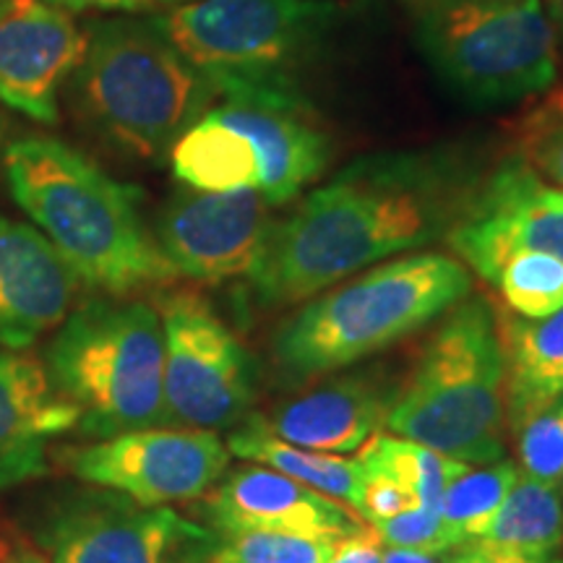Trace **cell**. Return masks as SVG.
Listing matches in <instances>:
<instances>
[{"label":"cell","instance_id":"obj_1","mask_svg":"<svg viewBox=\"0 0 563 563\" xmlns=\"http://www.w3.org/2000/svg\"><path fill=\"white\" fill-rule=\"evenodd\" d=\"M456 152H384L350 162L272 228L249 282L264 306L306 302L355 272L446 238L473 199Z\"/></svg>","mask_w":563,"mask_h":563},{"label":"cell","instance_id":"obj_2","mask_svg":"<svg viewBox=\"0 0 563 563\" xmlns=\"http://www.w3.org/2000/svg\"><path fill=\"white\" fill-rule=\"evenodd\" d=\"M3 170L13 201L84 285L123 298L178 277L141 220L136 188L87 154L32 133L5 146Z\"/></svg>","mask_w":563,"mask_h":563},{"label":"cell","instance_id":"obj_3","mask_svg":"<svg viewBox=\"0 0 563 563\" xmlns=\"http://www.w3.org/2000/svg\"><path fill=\"white\" fill-rule=\"evenodd\" d=\"M473 279L460 258L412 253L382 262L342 287L313 295L274 334L285 382L308 384L361 363L452 311Z\"/></svg>","mask_w":563,"mask_h":563},{"label":"cell","instance_id":"obj_4","mask_svg":"<svg viewBox=\"0 0 563 563\" xmlns=\"http://www.w3.org/2000/svg\"><path fill=\"white\" fill-rule=\"evenodd\" d=\"M68 81L81 123L144 162L170 157L175 141L217 100L214 84L152 21L136 19L95 21Z\"/></svg>","mask_w":563,"mask_h":563},{"label":"cell","instance_id":"obj_5","mask_svg":"<svg viewBox=\"0 0 563 563\" xmlns=\"http://www.w3.org/2000/svg\"><path fill=\"white\" fill-rule=\"evenodd\" d=\"M384 426L470 467L504 460V350L488 302L462 300L446 311Z\"/></svg>","mask_w":563,"mask_h":563},{"label":"cell","instance_id":"obj_6","mask_svg":"<svg viewBox=\"0 0 563 563\" xmlns=\"http://www.w3.org/2000/svg\"><path fill=\"white\" fill-rule=\"evenodd\" d=\"M47 371L97 439L170 426L165 407V334L141 300L81 302L47 350Z\"/></svg>","mask_w":563,"mask_h":563},{"label":"cell","instance_id":"obj_7","mask_svg":"<svg viewBox=\"0 0 563 563\" xmlns=\"http://www.w3.org/2000/svg\"><path fill=\"white\" fill-rule=\"evenodd\" d=\"M415 32L439 79L483 108L530 100L559 79V37L540 0H415Z\"/></svg>","mask_w":563,"mask_h":563},{"label":"cell","instance_id":"obj_8","mask_svg":"<svg viewBox=\"0 0 563 563\" xmlns=\"http://www.w3.org/2000/svg\"><path fill=\"white\" fill-rule=\"evenodd\" d=\"M340 16L332 0H188L152 24L211 84L298 89Z\"/></svg>","mask_w":563,"mask_h":563},{"label":"cell","instance_id":"obj_9","mask_svg":"<svg viewBox=\"0 0 563 563\" xmlns=\"http://www.w3.org/2000/svg\"><path fill=\"white\" fill-rule=\"evenodd\" d=\"M165 334V407L173 428L220 431L253 405L256 371L249 350L207 298L170 292L157 306Z\"/></svg>","mask_w":563,"mask_h":563},{"label":"cell","instance_id":"obj_10","mask_svg":"<svg viewBox=\"0 0 563 563\" xmlns=\"http://www.w3.org/2000/svg\"><path fill=\"white\" fill-rule=\"evenodd\" d=\"M68 473L115 490L139 506H165L207 496L228 473L230 452L214 431L141 428L60 452Z\"/></svg>","mask_w":563,"mask_h":563},{"label":"cell","instance_id":"obj_11","mask_svg":"<svg viewBox=\"0 0 563 563\" xmlns=\"http://www.w3.org/2000/svg\"><path fill=\"white\" fill-rule=\"evenodd\" d=\"M446 243L488 282L517 251H543L563 262V188L548 186L519 154L506 157L475 188Z\"/></svg>","mask_w":563,"mask_h":563},{"label":"cell","instance_id":"obj_12","mask_svg":"<svg viewBox=\"0 0 563 563\" xmlns=\"http://www.w3.org/2000/svg\"><path fill=\"white\" fill-rule=\"evenodd\" d=\"M272 228L269 203L258 191L207 194L183 186L162 207L154 241L178 277L222 285L256 272Z\"/></svg>","mask_w":563,"mask_h":563},{"label":"cell","instance_id":"obj_13","mask_svg":"<svg viewBox=\"0 0 563 563\" xmlns=\"http://www.w3.org/2000/svg\"><path fill=\"white\" fill-rule=\"evenodd\" d=\"M214 89L222 104L211 110L243 131L262 157L258 194L269 207L292 201L319 178L332 157V144L298 89L232 79L214 81Z\"/></svg>","mask_w":563,"mask_h":563},{"label":"cell","instance_id":"obj_14","mask_svg":"<svg viewBox=\"0 0 563 563\" xmlns=\"http://www.w3.org/2000/svg\"><path fill=\"white\" fill-rule=\"evenodd\" d=\"M87 51L70 13L42 0L0 3V102L37 123H58L60 87Z\"/></svg>","mask_w":563,"mask_h":563},{"label":"cell","instance_id":"obj_15","mask_svg":"<svg viewBox=\"0 0 563 563\" xmlns=\"http://www.w3.org/2000/svg\"><path fill=\"white\" fill-rule=\"evenodd\" d=\"M203 517L217 532L258 530L311 540H342L363 527V517L344 504L262 464L232 470L214 485Z\"/></svg>","mask_w":563,"mask_h":563},{"label":"cell","instance_id":"obj_16","mask_svg":"<svg viewBox=\"0 0 563 563\" xmlns=\"http://www.w3.org/2000/svg\"><path fill=\"white\" fill-rule=\"evenodd\" d=\"M194 527L162 506L87 496L63 506L42 540L53 563H165L175 540Z\"/></svg>","mask_w":563,"mask_h":563},{"label":"cell","instance_id":"obj_17","mask_svg":"<svg viewBox=\"0 0 563 563\" xmlns=\"http://www.w3.org/2000/svg\"><path fill=\"white\" fill-rule=\"evenodd\" d=\"M79 277L32 224L0 217V347L26 350L68 319Z\"/></svg>","mask_w":563,"mask_h":563},{"label":"cell","instance_id":"obj_18","mask_svg":"<svg viewBox=\"0 0 563 563\" xmlns=\"http://www.w3.org/2000/svg\"><path fill=\"white\" fill-rule=\"evenodd\" d=\"M397 386L376 373H350L316 384L313 389L256 412L258 426L292 446L311 452H355L386 422Z\"/></svg>","mask_w":563,"mask_h":563},{"label":"cell","instance_id":"obj_19","mask_svg":"<svg viewBox=\"0 0 563 563\" xmlns=\"http://www.w3.org/2000/svg\"><path fill=\"white\" fill-rule=\"evenodd\" d=\"M79 420V407L55 389L45 363L0 347V490L45 475L51 441Z\"/></svg>","mask_w":563,"mask_h":563},{"label":"cell","instance_id":"obj_20","mask_svg":"<svg viewBox=\"0 0 563 563\" xmlns=\"http://www.w3.org/2000/svg\"><path fill=\"white\" fill-rule=\"evenodd\" d=\"M504 350L506 422L517 431L563 394V308L548 319L496 313Z\"/></svg>","mask_w":563,"mask_h":563},{"label":"cell","instance_id":"obj_21","mask_svg":"<svg viewBox=\"0 0 563 563\" xmlns=\"http://www.w3.org/2000/svg\"><path fill=\"white\" fill-rule=\"evenodd\" d=\"M173 175L186 188L207 194L258 191L262 157L243 131L224 123L214 110L203 112L170 150Z\"/></svg>","mask_w":563,"mask_h":563},{"label":"cell","instance_id":"obj_22","mask_svg":"<svg viewBox=\"0 0 563 563\" xmlns=\"http://www.w3.org/2000/svg\"><path fill=\"white\" fill-rule=\"evenodd\" d=\"M228 452L308 485V488L334 498L361 517L365 470L357 460L292 446V443L264 431L251 412L232 428Z\"/></svg>","mask_w":563,"mask_h":563},{"label":"cell","instance_id":"obj_23","mask_svg":"<svg viewBox=\"0 0 563 563\" xmlns=\"http://www.w3.org/2000/svg\"><path fill=\"white\" fill-rule=\"evenodd\" d=\"M470 543L522 555H555L563 545V490L519 473L509 496Z\"/></svg>","mask_w":563,"mask_h":563},{"label":"cell","instance_id":"obj_24","mask_svg":"<svg viewBox=\"0 0 563 563\" xmlns=\"http://www.w3.org/2000/svg\"><path fill=\"white\" fill-rule=\"evenodd\" d=\"M340 540L277 532H217L194 527L175 540L173 563H329Z\"/></svg>","mask_w":563,"mask_h":563},{"label":"cell","instance_id":"obj_25","mask_svg":"<svg viewBox=\"0 0 563 563\" xmlns=\"http://www.w3.org/2000/svg\"><path fill=\"white\" fill-rule=\"evenodd\" d=\"M357 462L368 475H384L402 483L415 493L422 509L431 511H441L443 493L449 490V485L473 470L470 464L433 452L431 446L389 433H376L365 441Z\"/></svg>","mask_w":563,"mask_h":563},{"label":"cell","instance_id":"obj_26","mask_svg":"<svg viewBox=\"0 0 563 563\" xmlns=\"http://www.w3.org/2000/svg\"><path fill=\"white\" fill-rule=\"evenodd\" d=\"M490 285L519 319H548L563 308V262L543 251H517L501 264Z\"/></svg>","mask_w":563,"mask_h":563},{"label":"cell","instance_id":"obj_27","mask_svg":"<svg viewBox=\"0 0 563 563\" xmlns=\"http://www.w3.org/2000/svg\"><path fill=\"white\" fill-rule=\"evenodd\" d=\"M517 477L519 467L506 460L485 464L481 470H467L443 493L441 517L452 522L456 530H462L470 543L477 530L498 511Z\"/></svg>","mask_w":563,"mask_h":563},{"label":"cell","instance_id":"obj_28","mask_svg":"<svg viewBox=\"0 0 563 563\" xmlns=\"http://www.w3.org/2000/svg\"><path fill=\"white\" fill-rule=\"evenodd\" d=\"M522 473L563 490V394L517 428Z\"/></svg>","mask_w":563,"mask_h":563},{"label":"cell","instance_id":"obj_29","mask_svg":"<svg viewBox=\"0 0 563 563\" xmlns=\"http://www.w3.org/2000/svg\"><path fill=\"white\" fill-rule=\"evenodd\" d=\"M371 527L384 540V545L405 548V551L426 555H443L467 545V538H464L462 530L446 522L441 511L422 509V506H415V509L397 514L391 519L373 522Z\"/></svg>","mask_w":563,"mask_h":563},{"label":"cell","instance_id":"obj_30","mask_svg":"<svg viewBox=\"0 0 563 563\" xmlns=\"http://www.w3.org/2000/svg\"><path fill=\"white\" fill-rule=\"evenodd\" d=\"M519 157L540 178L563 188V97H555L525 118L519 129Z\"/></svg>","mask_w":563,"mask_h":563},{"label":"cell","instance_id":"obj_31","mask_svg":"<svg viewBox=\"0 0 563 563\" xmlns=\"http://www.w3.org/2000/svg\"><path fill=\"white\" fill-rule=\"evenodd\" d=\"M418 498L410 488L402 483L389 481L384 475H368L365 473V488H363V511L361 517L365 522H382V519H391L397 514H405L415 509Z\"/></svg>","mask_w":563,"mask_h":563},{"label":"cell","instance_id":"obj_32","mask_svg":"<svg viewBox=\"0 0 563 563\" xmlns=\"http://www.w3.org/2000/svg\"><path fill=\"white\" fill-rule=\"evenodd\" d=\"M329 563H384V540L373 527H361L357 532L340 540Z\"/></svg>","mask_w":563,"mask_h":563},{"label":"cell","instance_id":"obj_33","mask_svg":"<svg viewBox=\"0 0 563 563\" xmlns=\"http://www.w3.org/2000/svg\"><path fill=\"white\" fill-rule=\"evenodd\" d=\"M384 563H488V551L483 545L470 543L454 551V555H449V559L435 561V555L405 551V548H389V551H384Z\"/></svg>","mask_w":563,"mask_h":563},{"label":"cell","instance_id":"obj_34","mask_svg":"<svg viewBox=\"0 0 563 563\" xmlns=\"http://www.w3.org/2000/svg\"><path fill=\"white\" fill-rule=\"evenodd\" d=\"M42 3L55 5V9L66 13H81V11H146L152 5L165 3V0H42Z\"/></svg>","mask_w":563,"mask_h":563},{"label":"cell","instance_id":"obj_35","mask_svg":"<svg viewBox=\"0 0 563 563\" xmlns=\"http://www.w3.org/2000/svg\"><path fill=\"white\" fill-rule=\"evenodd\" d=\"M0 563H53L24 534L0 527Z\"/></svg>","mask_w":563,"mask_h":563},{"label":"cell","instance_id":"obj_36","mask_svg":"<svg viewBox=\"0 0 563 563\" xmlns=\"http://www.w3.org/2000/svg\"><path fill=\"white\" fill-rule=\"evenodd\" d=\"M483 548L488 551V563H563L559 553L555 555H522V553L501 551V548H490V545H483Z\"/></svg>","mask_w":563,"mask_h":563},{"label":"cell","instance_id":"obj_37","mask_svg":"<svg viewBox=\"0 0 563 563\" xmlns=\"http://www.w3.org/2000/svg\"><path fill=\"white\" fill-rule=\"evenodd\" d=\"M548 3V19H551L553 30H555V37L563 45V0H545Z\"/></svg>","mask_w":563,"mask_h":563},{"label":"cell","instance_id":"obj_38","mask_svg":"<svg viewBox=\"0 0 563 563\" xmlns=\"http://www.w3.org/2000/svg\"><path fill=\"white\" fill-rule=\"evenodd\" d=\"M470 3H517V0H470Z\"/></svg>","mask_w":563,"mask_h":563},{"label":"cell","instance_id":"obj_39","mask_svg":"<svg viewBox=\"0 0 563 563\" xmlns=\"http://www.w3.org/2000/svg\"><path fill=\"white\" fill-rule=\"evenodd\" d=\"M165 3H188V0H165Z\"/></svg>","mask_w":563,"mask_h":563},{"label":"cell","instance_id":"obj_40","mask_svg":"<svg viewBox=\"0 0 563 563\" xmlns=\"http://www.w3.org/2000/svg\"><path fill=\"white\" fill-rule=\"evenodd\" d=\"M0 3H5V0H0Z\"/></svg>","mask_w":563,"mask_h":563}]
</instances>
